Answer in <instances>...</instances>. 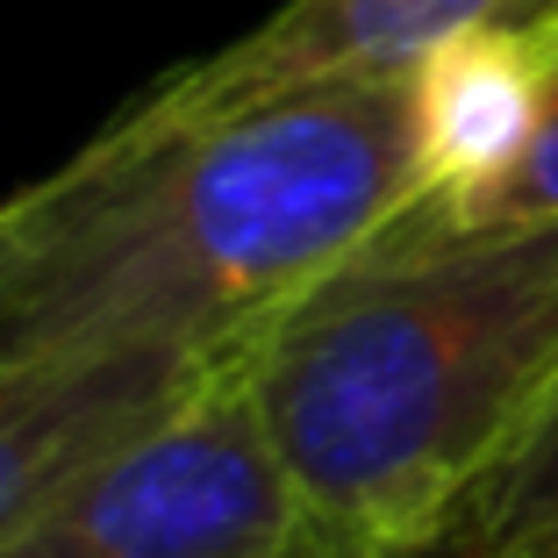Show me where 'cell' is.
Listing matches in <instances>:
<instances>
[{"mask_svg":"<svg viewBox=\"0 0 558 558\" xmlns=\"http://www.w3.org/2000/svg\"><path fill=\"white\" fill-rule=\"evenodd\" d=\"M415 208L409 72H337L215 116L130 100L0 201V365L251 351Z\"/></svg>","mask_w":558,"mask_h":558,"instance_id":"1","label":"cell"},{"mask_svg":"<svg viewBox=\"0 0 558 558\" xmlns=\"http://www.w3.org/2000/svg\"><path fill=\"white\" fill-rule=\"evenodd\" d=\"M251 395L329 544H444L558 401V222H395L251 344Z\"/></svg>","mask_w":558,"mask_h":558,"instance_id":"2","label":"cell"},{"mask_svg":"<svg viewBox=\"0 0 558 558\" xmlns=\"http://www.w3.org/2000/svg\"><path fill=\"white\" fill-rule=\"evenodd\" d=\"M251 395V351L50 494L8 558H337Z\"/></svg>","mask_w":558,"mask_h":558,"instance_id":"3","label":"cell"},{"mask_svg":"<svg viewBox=\"0 0 558 558\" xmlns=\"http://www.w3.org/2000/svg\"><path fill=\"white\" fill-rule=\"evenodd\" d=\"M544 22H558V0H287L215 58L165 72L150 94H136V108L215 116L337 72H409L423 50L465 29H544Z\"/></svg>","mask_w":558,"mask_h":558,"instance_id":"4","label":"cell"},{"mask_svg":"<svg viewBox=\"0 0 558 558\" xmlns=\"http://www.w3.org/2000/svg\"><path fill=\"white\" fill-rule=\"evenodd\" d=\"M236 359V351H230ZM222 359L201 351H136V359H58L0 365V558L50 509L72 473L194 395Z\"/></svg>","mask_w":558,"mask_h":558,"instance_id":"5","label":"cell"},{"mask_svg":"<svg viewBox=\"0 0 558 558\" xmlns=\"http://www.w3.org/2000/svg\"><path fill=\"white\" fill-rule=\"evenodd\" d=\"M423 208H459L487 194L530 150L544 108V29H465L409 65Z\"/></svg>","mask_w":558,"mask_h":558,"instance_id":"6","label":"cell"},{"mask_svg":"<svg viewBox=\"0 0 558 558\" xmlns=\"http://www.w3.org/2000/svg\"><path fill=\"white\" fill-rule=\"evenodd\" d=\"M558 537V401L523 444L494 465L444 530L451 558H523Z\"/></svg>","mask_w":558,"mask_h":558,"instance_id":"7","label":"cell"},{"mask_svg":"<svg viewBox=\"0 0 558 558\" xmlns=\"http://www.w3.org/2000/svg\"><path fill=\"white\" fill-rule=\"evenodd\" d=\"M423 230H515V222H558V22H544V108L530 150L487 186V194L459 201L437 215H401Z\"/></svg>","mask_w":558,"mask_h":558,"instance_id":"8","label":"cell"},{"mask_svg":"<svg viewBox=\"0 0 558 558\" xmlns=\"http://www.w3.org/2000/svg\"><path fill=\"white\" fill-rule=\"evenodd\" d=\"M337 558H451L444 544H395V551H337Z\"/></svg>","mask_w":558,"mask_h":558,"instance_id":"9","label":"cell"}]
</instances>
